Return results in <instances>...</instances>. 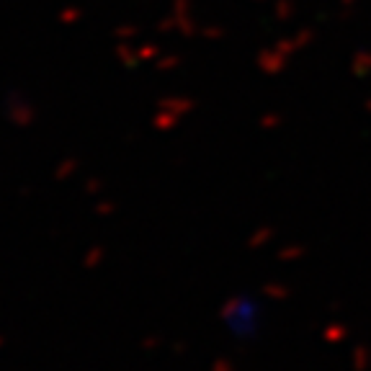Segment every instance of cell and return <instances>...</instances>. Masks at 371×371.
Wrapping results in <instances>:
<instances>
[{
	"label": "cell",
	"instance_id": "cell-1",
	"mask_svg": "<svg viewBox=\"0 0 371 371\" xmlns=\"http://www.w3.org/2000/svg\"><path fill=\"white\" fill-rule=\"evenodd\" d=\"M225 310V325L232 335L248 338L261 328V304H255L250 296H237Z\"/></svg>",
	"mask_w": 371,
	"mask_h": 371
}]
</instances>
